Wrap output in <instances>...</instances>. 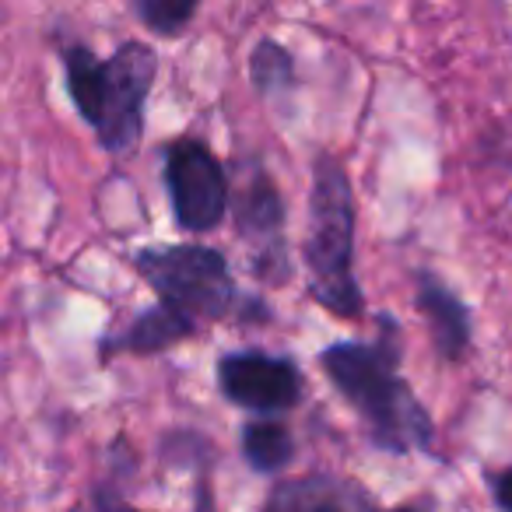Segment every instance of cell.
<instances>
[{
    "label": "cell",
    "instance_id": "obj_6",
    "mask_svg": "<svg viewBox=\"0 0 512 512\" xmlns=\"http://www.w3.org/2000/svg\"><path fill=\"white\" fill-rule=\"evenodd\" d=\"M162 183L169 211L183 232H214L228 218L232 176L200 137H172L162 148Z\"/></svg>",
    "mask_w": 512,
    "mask_h": 512
},
{
    "label": "cell",
    "instance_id": "obj_8",
    "mask_svg": "<svg viewBox=\"0 0 512 512\" xmlns=\"http://www.w3.org/2000/svg\"><path fill=\"white\" fill-rule=\"evenodd\" d=\"M256 512H383L372 491L351 474L309 470L302 477H281L271 484Z\"/></svg>",
    "mask_w": 512,
    "mask_h": 512
},
{
    "label": "cell",
    "instance_id": "obj_13",
    "mask_svg": "<svg viewBox=\"0 0 512 512\" xmlns=\"http://www.w3.org/2000/svg\"><path fill=\"white\" fill-rule=\"evenodd\" d=\"M484 488L498 512H512V467H491L484 470Z\"/></svg>",
    "mask_w": 512,
    "mask_h": 512
},
{
    "label": "cell",
    "instance_id": "obj_1",
    "mask_svg": "<svg viewBox=\"0 0 512 512\" xmlns=\"http://www.w3.org/2000/svg\"><path fill=\"white\" fill-rule=\"evenodd\" d=\"M376 341H334L316 355L327 383L355 411L365 439L386 456H432L435 421L411 379L400 372V341L393 320Z\"/></svg>",
    "mask_w": 512,
    "mask_h": 512
},
{
    "label": "cell",
    "instance_id": "obj_7",
    "mask_svg": "<svg viewBox=\"0 0 512 512\" xmlns=\"http://www.w3.org/2000/svg\"><path fill=\"white\" fill-rule=\"evenodd\" d=\"M214 383L225 404L249 418H281L306 397V376L292 355L264 348H232L218 355Z\"/></svg>",
    "mask_w": 512,
    "mask_h": 512
},
{
    "label": "cell",
    "instance_id": "obj_12",
    "mask_svg": "<svg viewBox=\"0 0 512 512\" xmlns=\"http://www.w3.org/2000/svg\"><path fill=\"white\" fill-rule=\"evenodd\" d=\"M134 18L158 39H179L200 15V0H134Z\"/></svg>",
    "mask_w": 512,
    "mask_h": 512
},
{
    "label": "cell",
    "instance_id": "obj_5",
    "mask_svg": "<svg viewBox=\"0 0 512 512\" xmlns=\"http://www.w3.org/2000/svg\"><path fill=\"white\" fill-rule=\"evenodd\" d=\"M235 218V239L246 249V264L256 281L285 285L292 278V253H288V207L281 186L274 183L264 162H249L239 169L228 197Z\"/></svg>",
    "mask_w": 512,
    "mask_h": 512
},
{
    "label": "cell",
    "instance_id": "obj_2",
    "mask_svg": "<svg viewBox=\"0 0 512 512\" xmlns=\"http://www.w3.org/2000/svg\"><path fill=\"white\" fill-rule=\"evenodd\" d=\"M64 88L74 113L113 158L134 155L148 127V99L158 78L155 46L127 39L109 57L85 43L60 46Z\"/></svg>",
    "mask_w": 512,
    "mask_h": 512
},
{
    "label": "cell",
    "instance_id": "obj_14",
    "mask_svg": "<svg viewBox=\"0 0 512 512\" xmlns=\"http://www.w3.org/2000/svg\"><path fill=\"white\" fill-rule=\"evenodd\" d=\"M92 512H148V509H137L134 502L120 495L113 481H102L92 488Z\"/></svg>",
    "mask_w": 512,
    "mask_h": 512
},
{
    "label": "cell",
    "instance_id": "obj_11",
    "mask_svg": "<svg viewBox=\"0 0 512 512\" xmlns=\"http://www.w3.org/2000/svg\"><path fill=\"white\" fill-rule=\"evenodd\" d=\"M249 81L264 99H278L295 88V57L278 39H260L249 53Z\"/></svg>",
    "mask_w": 512,
    "mask_h": 512
},
{
    "label": "cell",
    "instance_id": "obj_15",
    "mask_svg": "<svg viewBox=\"0 0 512 512\" xmlns=\"http://www.w3.org/2000/svg\"><path fill=\"white\" fill-rule=\"evenodd\" d=\"M383 512H432V502L418 498V502H404V505H397V509H383Z\"/></svg>",
    "mask_w": 512,
    "mask_h": 512
},
{
    "label": "cell",
    "instance_id": "obj_10",
    "mask_svg": "<svg viewBox=\"0 0 512 512\" xmlns=\"http://www.w3.org/2000/svg\"><path fill=\"white\" fill-rule=\"evenodd\" d=\"M239 453L260 477H281L295 460V435L281 418H249L239 428Z\"/></svg>",
    "mask_w": 512,
    "mask_h": 512
},
{
    "label": "cell",
    "instance_id": "obj_9",
    "mask_svg": "<svg viewBox=\"0 0 512 512\" xmlns=\"http://www.w3.org/2000/svg\"><path fill=\"white\" fill-rule=\"evenodd\" d=\"M414 309L425 320L428 341L439 362L460 365L474 348V313L467 299L435 271H418L414 274Z\"/></svg>",
    "mask_w": 512,
    "mask_h": 512
},
{
    "label": "cell",
    "instance_id": "obj_3",
    "mask_svg": "<svg viewBox=\"0 0 512 512\" xmlns=\"http://www.w3.org/2000/svg\"><path fill=\"white\" fill-rule=\"evenodd\" d=\"M358 204L355 186L341 158L330 151L316 155L309 176L302 267L306 292L337 320H365V292L358 281Z\"/></svg>",
    "mask_w": 512,
    "mask_h": 512
},
{
    "label": "cell",
    "instance_id": "obj_4",
    "mask_svg": "<svg viewBox=\"0 0 512 512\" xmlns=\"http://www.w3.org/2000/svg\"><path fill=\"white\" fill-rule=\"evenodd\" d=\"M130 267L151 288L158 313L176 323L186 341L235 316L239 285L221 249L204 242H151L130 253Z\"/></svg>",
    "mask_w": 512,
    "mask_h": 512
}]
</instances>
